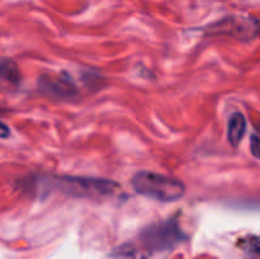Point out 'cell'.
Wrapping results in <instances>:
<instances>
[{
	"label": "cell",
	"instance_id": "obj_4",
	"mask_svg": "<svg viewBox=\"0 0 260 259\" xmlns=\"http://www.w3.org/2000/svg\"><path fill=\"white\" fill-rule=\"evenodd\" d=\"M41 90L56 98H73L76 95V86L69 76H43L40 80Z\"/></svg>",
	"mask_w": 260,
	"mask_h": 259
},
{
	"label": "cell",
	"instance_id": "obj_7",
	"mask_svg": "<svg viewBox=\"0 0 260 259\" xmlns=\"http://www.w3.org/2000/svg\"><path fill=\"white\" fill-rule=\"evenodd\" d=\"M240 248L245 251L248 255L253 256L255 259H260V236L249 235L245 236L239 243Z\"/></svg>",
	"mask_w": 260,
	"mask_h": 259
},
{
	"label": "cell",
	"instance_id": "obj_3",
	"mask_svg": "<svg viewBox=\"0 0 260 259\" xmlns=\"http://www.w3.org/2000/svg\"><path fill=\"white\" fill-rule=\"evenodd\" d=\"M50 183L66 196L75 198H93V200L113 196L121 188V185L114 180L93 177H71V175L61 177L60 175V177L51 178Z\"/></svg>",
	"mask_w": 260,
	"mask_h": 259
},
{
	"label": "cell",
	"instance_id": "obj_8",
	"mask_svg": "<svg viewBox=\"0 0 260 259\" xmlns=\"http://www.w3.org/2000/svg\"><path fill=\"white\" fill-rule=\"evenodd\" d=\"M250 151L254 157L260 159V137L256 135H251L250 137Z\"/></svg>",
	"mask_w": 260,
	"mask_h": 259
},
{
	"label": "cell",
	"instance_id": "obj_6",
	"mask_svg": "<svg viewBox=\"0 0 260 259\" xmlns=\"http://www.w3.org/2000/svg\"><path fill=\"white\" fill-rule=\"evenodd\" d=\"M246 132V119L243 113L235 112L231 114L228 123V140L231 146L238 147Z\"/></svg>",
	"mask_w": 260,
	"mask_h": 259
},
{
	"label": "cell",
	"instance_id": "obj_9",
	"mask_svg": "<svg viewBox=\"0 0 260 259\" xmlns=\"http://www.w3.org/2000/svg\"><path fill=\"white\" fill-rule=\"evenodd\" d=\"M10 136V128L8 124L0 121V139H8Z\"/></svg>",
	"mask_w": 260,
	"mask_h": 259
},
{
	"label": "cell",
	"instance_id": "obj_5",
	"mask_svg": "<svg viewBox=\"0 0 260 259\" xmlns=\"http://www.w3.org/2000/svg\"><path fill=\"white\" fill-rule=\"evenodd\" d=\"M22 81V75L17 63L7 57H0V88L17 89Z\"/></svg>",
	"mask_w": 260,
	"mask_h": 259
},
{
	"label": "cell",
	"instance_id": "obj_2",
	"mask_svg": "<svg viewBox=\"0 0 260 259\" xmlns=\"http://www.w3.org/2000/svg\"><path fill=\"white\" fill-rule=\"evenodd\" d=\"M135 192L160 202H175L185 195V184L169 175L152 172H139L131 180Z\"/></svg>",
	"mask_w": 260,
	"mask_h": 259
},
{
	"label": "cell",
	"instance_id": "obj_1",
	"mask_svg": "<svg viewBox=\"0 0 260 259\" xmlns=\"http://www.w3.org/2000/svg\"><path fill=\"white\" fill-rule=\"evenodd\" d=\"M187 240L177 216H173L147 225L134 239L114 249L112 255L117 259H164Z\"/></svg>",
	"mask_w": 260,
	"mask_h": 259
}]
</instances>
